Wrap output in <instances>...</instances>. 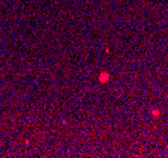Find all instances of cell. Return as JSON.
Masks as SVG:
<instances>
[{
  "instance_id": "1",
  "label": "cell",
  "mask_w": 168,
  "mask_h": 158,
  "mask_svg": "<svg viewBox=\"0 0 168 158\" xmlns=\"http://www.w3.org/2000/svg\"><path fill=\"white\" fill-rule=\"evenodd\" d=\"M102 75H104V76H101V77H100V81H105L106 78H109V76H106L108 74H102Z\"/></svg>"
}]
</instances>
